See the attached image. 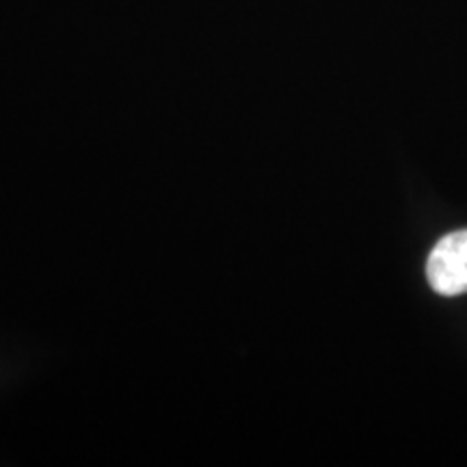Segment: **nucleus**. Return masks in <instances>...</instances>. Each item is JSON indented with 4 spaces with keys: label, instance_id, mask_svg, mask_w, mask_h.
Returning <instances> with one entry per match:
<instances>
[{
    "label": "nucleus",
    "instance_id": "nucleus-1",
    "mask_svg": "<svg viewBox=\"0 0 467 467\" xmlns=\"http://www.w3.org/2000/svg\"><path fill=\"white\" fill-rule=\"evenodd\" d=\"M426 277L443 296L467 292V230L448 234L435 244L426 262Z\"/></svg>",
    "mask_w": 467,
    "mask_h": 467
}]
</instances>
